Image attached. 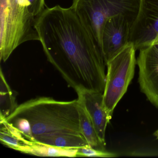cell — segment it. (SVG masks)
<instances>
[{
  "instance_id": "cell-12",
  "label": "cell",
  "mask_w": 158,
  "mask_h": 158,
  "mask_svg": "<svg viewBox=\"0 0 158 158\" xmlns=\"http://www.w3.org/2000/svg\"><path fill=\"white\" fill-rule=\"evenodd\" d=\"M77 152V148H62L31 140L23 153L41 157H75Z\"/></svg>"
},
{
  "instance_id": "cell-17",
  "label": "cell",
  "mask_w": 158,
  "mask_h": 158,
  "mask_svg": "<svg viewBox=\"0 0 158 158\" xmlns=\"http://www.w3.org/2000/svg\"><path fill=\"white\" fill-rule=\"evenodd\" d=\"M154 135L157 139H158V129L157 131H155V133H154Z\"/></svg>"
},
{
  "instance_id": "cell-13",
  "label": "cell",
  "mask_w": 158,
  "mask_h": 158,
  "mask_svg": "<svg viewBox=\"0 0 158 158\" xmlns=\"http://www.w3.org/2000/svg\"><path fill=\"white\" fill-rule=\"evenodd\" d=\"M37 141L62 148H77L89 146L83 135L72 133L46 137L40 139Z\"/></svg>"
},
{
  "instance_id": "cell-18",
  "label": "cell",
  "mask_w": 158,
  "mask_h": 158,
  "mask_svg": "<svg viewBox=\"0 0 158 158\" xmlns=\"http://www.w3.org/2000/svg\"><path fill=\"white\" fill-rule=\"evenodd\" d=\"M156 45V46H157L158 47V43H157V44H156V45Z\"/></svg>"
},
{
  "instance_id": "cell-5",
  "label": "cell",
  "mask_w": 158,
  "mask_h": 158,
  "mask_svg": "<svg viewBox=\"0 0 158 158\" xmlns=\"http://www.w3.org/2000/svg\"><path fill=\"white\" fill-rule=\"evenodd\" d=\"M136 51L134 45L129 42L106 64L107 72L103 101L110 120L114 108L127 91L134 77L137 64Z\"/></svg>"
},
{
  "instance_id": "cell-11",
  "label": "cell",
  "mask_w": 158,
  "mask_h": 158,
  "mask_svg": "<svg viewBox=\"0 0 158 158\" xmlns=\"http://www.w3.org/2000/svg\"><path fill=\"white\" fill-rule=\"evenodd\" d=\"M77 99L81 134L90 147L100 150H105L106 145L102 142L98 137L91 118L85 108L82 99L79 97Z\"/></svg>"
},
{
  "instance_id": "cell-2",
  "label": "cell",
  "mask_w": 158,
  "mask_h": 158,
  "mask_svg": "<svg viewBox=\"0 0 158 158\" xmlns=\"http://www.w3.org/2000/svg\"><path fill=\"white\" fill-rule=\"evenodd\" d=\"M78 107V99L60 101L49 97H39L18 105L5 119H26L37 141L42 138L59 134L82 135Z\"/></svg>"
},
{
  "instance_id": "cell-6",
  "label": "cell",
  "mask_w": 158,
  "mask_h": 158,
  "mask_svg": "<svg viewBox=\"0 0 158 158\" xmlns=\"http://www.w3.org/2000/svg\"><path fill=\"white\" fill-rule=\"evenodd\" d=\"M129 42L139 51L158 43V0H141Z\"/></svg>"
},
{
  "instance_id": "cell-14",
  "label": "cell",
  "mask_w": 158,
  "mask_h": 158,
  "mask_svg": "<svg viewBox=\"0 0 158 158\" xmlns=\"http://www.w3.org/2000/svg\"><path fill=\"white\" fill-rule=\"evenodd\" d=\"M0 84V119H6L14 111L18 105L15 96L7 83L2 69Z\"/></svg>"
},
{
  "instance_id": "cell-8",
  "label": "cell",
  "mask_w": 158,
  "mask_h": 158,
  "mask_svg": "<svg viewBox=\"0 0 158 158\" xmlns=\"http://www.w3.org/2000/svg\"><path fill=\"white\" fill-rule=\"evenodd\" d=\"M139 51L137 64L140 90L158 108V47L152 45Z\"/></svg>"
},
{
  "instance_id": "cell-7",
  "label": "cell",
  "mask_w": 158,
  "mask_h": 158,
  "mask_svg": "<svg viewBox=\"0 0 158 158\" xmlns=\"http://www.w3.org/2000/svg\"><path fill=\"white\" fill-rule=\"evenodd\" d=\"M135 20L123 15L109 19L103 28L101 50L106 64L129 43Z\"/></svg>"
},
{
  "instance_id": "cell-10",
  "label": "cell",
  "mask_w": 158,
  "mask_h": 158,
  "mask_svg": "<svg viewBox=\"0 0 158 158\" xmlns=\"http://www.w3.org/2000/svg\"><path fill=\"white\" fill-rule=\"evenodd\" d=\"M0 141L8 148L23 152L31 140L12 124L5 119H0Z\"/></svg>"
},
{
  "instance_id": "cell-1",
  "label": "cell",
  "mask_w": 158,
  "mask_h": 158,
  "mask_svg": "<svg viewBox=\"0 0 158 158\" xmlns=\"http://www.w3.org/2000/svg\"><path fill=\"white\" fill-rule=\"evenodd\" d=\"M48 61L77 93H103L106 62L102 52L72 7L47 8L36 23Z\"/></svg>"
},
{
  "instance_id": "cell-3",
  "label": "cell",
  "mask_w": 158,
  "mask_h": 158,
  "mask_svg": "<svg viewBox=\"0 0 158 158\" xmlns=\"http://www.w3.org/2000/svg\"><path fill=\"white\" fill-rule=\"evenodd\" d=\"M28 6V0H0V59L4 62L21 44L39 41Z\"/></svg>"
},
{
  "instance_id": "cell-15",
  "label": "cell",
  "mask_w": 158,
  "mask_h": 158,
  "mask_svg": "<svg viewBox=\"0 0 158 158\" xmlns=\"http://www.w3.org/2000/svg\"><path fill=\"white\" fill-rule=\"evenodd\" d=\"M77 157H104L112 158L117 156L116 153L109 152L105 150H100L91 148L90 146H85L77 148Z\"/></svg>"
},
{
  "instance_id": "cell-16",
  "label": "cell",
  "mask_w": 158,
  "mask_h": 158,
  "mask_svg": "<svg viewBox=\"0 0 158 158\" xmlns=\"http://www.w3.org/2000/svg\"><path fill=\"white\" fill-rule=\"evenodd\" d=\"M28 10L31 17L36 23L45 10V0H28Z\"/></svg>"
},
{
  "instance_id": "cell-4",
  "label": "cell",
  "mask_w": 158,
  "mask_h": 158,
  "mask_svg": "<svg viewBox=\"0 0 158 158\" xmlns=\"http://www.w3.org/2000/svg\"><path fill=\"white\" fill-rule=\"evenodd\" d=\"M141 0H73V8L101 49L102 34L109 19L123 15L135 20Z\"/></svg>"
},
{
  "instance_id": "cell-9",
  "label": "cell",
  "mask_w": 158,
  "mask_h": 158,
  "mask_svg": "<svg viewBox=\"0 0 158 158\" xmlns=\"http://www.w3.org/2000/svg\"><path fill=\"white\" fill-rule=\"evenodd\" d=\"M85 105L94 125L98 137L106 145L105 132L107 125L110 119L104 108L103 93L93 91H86L77 93Z\"/></svg>"
}]
</instances>
